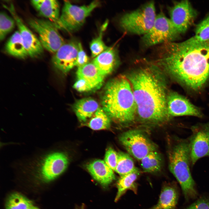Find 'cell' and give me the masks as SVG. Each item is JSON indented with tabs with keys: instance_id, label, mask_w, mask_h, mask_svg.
<instances>
[{
	"instance_id": "36",
	"label": "cell",
	"mask_w": 209,
	"mask_h": 209,
	"mask_svg": "<svg viewBox=\"0 0 209 209\" xmlns=\"http://www.w3.org/2000/svg\"><path fill=\"white\" fill-rule=\"evenodd\" d=\"M80 209H84V207H83V206L82 207L80 208Z\"/></svg>"
},
{
	"instance_id": "32",
	"label": "cell",
	"mask_w": 209,
	"mask_h": 209,
	"mask_svg": "<svg viewBox=\"0 0 209 209\" xmlns=\"http://www.w3.org/2000/svg\"><path fill=\"white\" fill-rule=\"evenodd\" d=\"M184 209H209V197H201Z\"/></svg>"
},
{
	"instance_id": "17",
	"label": "cell",
	"mask_w": 209,
	"mask_h": 209,
	"mask_svg": "<svg viewBox=\"0 0 209 209\" xmlns=\"http://www.w3.org/2000/svg\"><path fill=\"white\" fill-rule=\"evenodd\" d=\"M86 168L93 178L104 187L108 186L116 179L113 171L104 161H93L86 165Z\"/></svg>"
},
{
	"instance_id": "24",
	"label": "cell",
	"mask_w": 209,
	"mask_h": 209,
	"mask_svg": "<svg viewBox=\"0 0 209 209\" xmlns=\"http://www.w3.org/2000/svg\"><path fill=\"white\" fill-rule=\"evenodd\" d=\"M140 161L142 167L145 172L156 173L160 172L161 169L162 158L156 151L151 152Z\"/></svg>"
},
{
	"instance_id": "33",
	"label": "cell",
	"mask_w": 209,
	"mask_h": 209,
	"mask_svg": "<svg viewBox=\"0 0 209 209\" xmlns=\"http://www.w3.org/2000/svg\"><path fill=\"white\" fill-rule=\"evenodd\" d=\"M89 62V58L83 49L81 44L78 43V53L76 66L78 68L82 66Z\"/></svg>"
},
{
	"instance_id": "25",
	"label": "cell",
	"mask_w": 209,
	"mask_h": 209,
	"mask_svg": "<svg viewBox=\"0 0 209 209\" xmlns=\"http://www.w3.org/2000/svg\"><path fill=\"white\" fill-rule=\"evenodd\" d=\"M111 119L102 108L99 107L91 117L87 125L94 130L109 129Z\"/></svg>"
},
{
	"instance_id": "31",
	"label": "cell",
	"mask_w": 209,
	"mask_h": 209,
	"mask_svg": "<svg viewBox=\"0 0 209 209\" xmlns=\"http://www.w3.org/2000/svg\"><path fill=\"white\" fill-rule=\"evenodd\" d=\"M118 158V153L112 148L109 147L106 152L104 161L114 171L117 166Z\"/></svg>"
},
{
	"instance_id": "16",
	"label": "cell",
	"mask_w": 209,
	"mask_h": 209,
	"mask_svg": "<svg viewBox=\"0 0 209 209\" xmlns=\"http://www.w3.org/2000/svg\"><path fill=\"white\" fill-rule=\"evenodd\" d=\"M118 53L114 46H111L94 58L92 62L99 73L105 77L109 74L119 62Z\"/></svg>"
},
{
	"instance_id": "34",
	"label": "cell",
	"mask_w": 209,
	"mask_h": 209,
	"mask_svg": "<svg viewBox=\"0 0 209 209\" xmlns=\"http://www.w3.org/2000/svg\"><path fill=\"white\" fill-rule=\"evenodd\" d=\"M73 87L80 92L89 91L92 90L91 87L83 80L77 78L73 85Z\"/></svg>"
},
{
	"instance_id": "4",
	"label": "cell",
	"mask_w": 209,
	"mask_h": 209,
	"mask_svg": "<svg viewBox=\"0 0 209 209\" xmlns=\"http://www.w3.org/2000/svg\"><path fill=\"white\" fill-rule=\"evenodd\" d=\"M69 162L66 153L59 150L53 144L26 158L17 160L12 165L35 171L42 179L49 181L62 174L67 168Z\"/></svg>"
},
{
	"instance_id": "7",
	"label": "cell",
	"mask_w": 209,
	"mask_h": 209,
	"mask_svg": "<svg viewBox=\"0 0 209 209\" xmlns=\"http://www.w3.org/2000/svg\"><path fill=\"white\" fill-rule=\"evenodd\" d=\"M94 1L87 5L78 6L65 1L60 15L58 29L72 32L79 29L92 11L100 5Z\"/></svg>"
},
{
	"instance_id": "5",
	"label": "cell",
	"mask_w": 209,
	"mask_h": 209,
	"mask_svg": "<svg viewBox=\"0 0 209 209\" xmlns=\"http://www.w3.org/2000/svg\"><path fill=\"white\" fill-rule=\"evenodd\" d=\"M169 168L179 183L186 200L197 195L195 182L192 176L189 139H177L168 155Z\"/></svg>"
},
{
	"instance_id": "9",
	"label": "cell",
	"mask_w": 209,
	"mask_h": 209,
	"mask_svg": "<svg viewBox=\"0 0 209 209\" xmlns=\"http://www.w3.org/2000/svg\"><path fill=\"white\" fill-rule=\"evenodd\" d=\"M119 140L129 154L139 160L157 149L156 144L138 130H130L123 133Z\"/></svg>"
},
{
	"instance_id": "12",
	"label": "cell",
	"mask_w": 209,
	"mask_h": 209,
	"mask_svg": "<svg viewBox=\"0 0 209 209\" xmlns=\"http://www.w3.org/2000/svg\"><path fill=\"white\" fill-rule=\"evenodd\" d=\"M170 19L179 34L185 32L192 24L197 12L188 0L175 3L169 9Z\"/></svg>"
},
{
	"instance_id": "18",
	"label": "cell",
	"mask_w": 209,
	"mask_h": 209,
	"mask_svg": "<svg viewBox=\"0 0 209 209\" xmlns=\"http://www.w3.org/2000/svg\"><path fill=\"white\" fill-rule=\"evenodd\" d=\"M31 3L39 13L49 19L58 29L60 6L56 0H34Z\"/></svg>"
},
{
	"instance_id": "19",
	"label": "cell",
	"mask_w": 209,
	"mask_h": 209,
	"mask_svg": "<svg viewBox=\"0 0 209 209\" xmlns=\"http://www.w3.org/2000/svg\"><path fill=\"white\" fill-rule=\"evenodd\" d=\"M76 74L77 78L84 80L92 90L100 89L105 78L100 74L92 62L78 68Z\"/></svg>"
},
{
	"instance_id": "14",
	"label": "cell",
	"mask_w": 209,
	"mask_h": 209,
	"mask_svg": "<svg viewBox=\"0 0 209 209\" xmlns=\"http://www.w3.org/2000/svg\"><path fill=\"white\" fill-rule=\"evenodd\" d=\"M78 43L74 40L65 43L54 54L52 62L57 70L65 74L76 66Z\"/></svg>"
},
{
	"instance_id": "26",
	"label": "cell",
	"mask_w": 209,
	"mask_h": 209,
	"mask_svg": "<svg viewBox=\"0 0 209 209\" xmlns=\"http://www.w3.org/2000/svg\"><path fill=\"white\" fill-rule=\"evenodd\" d=\"M118 158L115 171L120 176L131 173L137 169L130 155L123 152L118 153Z\"/></svg>"
},
{
	"instance_id": "13",
	"label": "cell",
	"mask_w": 209,
	"mask_h": 209,
	"mask_svg": "<svg viewBox=\"0 0 209 209\" xmlns=\"http://www.w3.org/2000/svg\"><path fill=\"white\" fill-rule=\"evenodd\" d=\"M3 7L10 12L14 19L18 29L24 46L29 56L32 57H38L43 52V47L39 39L27 27L17 14L14 5Z\"/></svg>"
},
{
	"instance_id": "2",
	"label": "cell",
	"mask_w": 209,
	"mask_h": 209,
	"mask_svg": "<svg viewBox=\"0 0 209 209\" xmlns=\"http://www.w3.org/2000/svg\"><path fill=\"white\" fill-rule=\"evenodd\" d=\"M159 72L158 67L152 64L133 71L128 77L138 116L144 121L156 123L171 117L167 110L165 84Z\"/></svg>"
},
{
	"instance_id": "21",
	"label": "cell",
	"mask_w": 209,
	"mask_h": 209,
	"mask_svg": "<svg viewBox=\"0 0 209 209\" xmlns=\"http://www.w3.org/2000/svg\"><path fill=\"white\" fill-rule=\"evenodd\" d=\"M99 108L97 102L91 98L78 100L73 106V109L78 118L83 122L91 118Z\"/></svg>"
},
{
	"instance_id": "28",
	"label": "cell",
	"mask_w": 209,
	"mask_h": 209,
	"mask_svg": "<svg viewBox=\"0 0 209 209\" xmlns=\"http://www.w3.org/2000/svg\"><path fill=\"white\" fill-rule=\"evenodd\" d=\"M108 23L106 21L102 26L98 35L93 39L90 44L91 56L95 58L107 49V46L102 39L103 33L106 28Z\"/></svg>"
},
{
	"instance_id": "22",
	"label": "cell",
	"mask_w": 209,
	"mask_h": 209,
	"mask_svg": "<svg viewBox=\"0 0 209 209\" xmlns=\"http://www.w3.org/2000/svg\"><path fill=\"white\" fill-rule=\"evenodd\" d=\"M140 174L137 168L134 171L120 176L117 183V192L115 201H117L127 190H131L137 193V185L135 182Z\"/></svg>"
},
{
	"instance_id": "27",
	"label": "cell",
	"mask_w": 209,
	"mask_h": 209,
	"mask_svg": "<svg viewBox=\"0 0 209 209\" xmlns=\"http://www.w3.org/2000/svg\"><path fill=\"white\" fill-rule=\"evenodd\" d=\"M32 202L20 194L15 193L8 198L6 209H28L33 205Z\"/></svg>"
},
{
	"instance_id": "20",
	"label": "cell",
	"mask_w": 209,
	"mask_h": 209,
	"mask_svg": "<svg viewBox=\"0 0 209 209\" xmlns=\"http://www.w3.org/2000/svg\"><path fill=\"white\" fill-rule=\"evenodd\" d=\"M178 198V191L174 185L171 183H164L157 203L146 209H175Z\"/></svg>"
},
{
	"instance_id": "3",
	"label": "cell",
	"mask_w": 209,
	"mask_h": 209,
	"mask_svg": "<svg viewBox=\"0 0 209 209\" xmlns=\"http://www.w3.org/2000/svg\"><path fill=\"white\" fill-rule=\"evenodd\" d=\"M101 100L102 109L113 121L126 123L134 120L136 104L131 84L125 77L119 76L109 81Z\"/></svg>"
},
{
	"instance_id": "8",
	"label": "cell",
	"mask_w": 209,
	"mask_h": 209,
	"mask_svg": "<svg viewBox=\"0 0 209 209\" xmlns=\"http://www.w3.org/2000/svg\"><path fill=\"white\" fill-rule=\"evenodd\" d=\"M179 35L170 19L161 11L156 15L153 26L143 35L142 42L144 46L149 47L167 42H173L179 38Z\"/></svg>"
},
{
	"instance_id": "30",
	"label": "cell",
	"mask_w": 209,
	"mask_h": 209,
	"mask_svg": "<svg viewBox=\"0 0 209 209\" xmlns=\"http://www.w3.org/2000/svg\"><path fill=\"white\" fill-rule=\"evenodd\" d=\"M194 37L200 41L209 40V15L197 26Z\"/></svg>"
},
{
	"instance_id": "10",
	"label": "cell",
	"mask_w": 209,
	"mask_h": 209,
	"mask_svg": "<svg viewBox=\"0 0 209 209\" xmlns=\"http://www.w3.org/2000/svg\"><path fill=\"white\" fill-rule=\"evenodd\" d=\"M28 24L38 34L43 48L49 52L54 54L65 43L58 28L50 21L32 19Z\"/></svg>"
},
{
	"instance_id": "6",
	"label": "cell",
	"mask_w": 209,
	"mask_h": 209,
	"mask_svg": "<svg viewBox=\"0 0 209 209\" xmlns=\"http://www.w3.org/2000/svg\"><path fill=\"white\" fill-rule=\"evenodd\" d=\"M156 16L154 3L150 1L124 15L120 19L119 24L127 32L144 35L152 27Z\"/></svg>"
},
{
	"instance_id": "35",
	"label": "cell",
	"mask_w": 209,
	"mask_h": 209,
	"mask_svg": "<svg viewBox=\"0 0 209 209\" xmlns=\"http://www.w3.org/2000/svg\"><path fill=\"white\" fill-rule=\"evenodd\" d=\"M28 209H39L37 207L34 206L33 205L29 207Z\"/></svg>"
},
{
	"instance_id": "29",
	"label": "cell",
	"mask_w": 209,
	"mask_h": 209,
	"mask_svg": "<svg viewBox=\"0 0 209 209\" xmlns=\"http://www.w3.org/2000/svg\"><path fill=\"white\" fill-rule=\"evenodd\" d=\"M15 21L14 19L6 12L0 14V40H3L6 35L14 28Z\"/></svg>"
},
{
	"instance_id": "23",
	"label": "cell",
	"mask_w": 209,
	"mask_h": 209,
	"mask_svg": "<svg viewBox=\"0 0 209 209\" xmlns=\"http://www.w3.org/2000/svg\"><path fill=\"white\" fill-rule=\"evenodd\" d=\"M5 49L9 55L18 58L24 59L29 56L18 31H15L8 39Z\"/></svg>"
},
{
	"instance_id": "1",
	"label": "cell",
	"mask_w": 209,
	"mask_h": 209,
	"mask_svg": "<svg viewBox=\"0 0 209 209\" xmlns=\"http://www.w3.org/2000/svg\"><path fill=\"white\" fill-rule=\"evenodd\" d=\"M156 53L154 64L191 89L200 90L209 79V40L200 41L193 37L181 42H167Z\"/></svg>"
},
{
	"instance_id": "11",
	"label": "cell",
	"mask_w": 209,
	"mask_h": 209,
	"mask_svg": "<svg viewBox=\"0 0 209 209\" xmlns=\"http://www.w3.org/2000/svg\"><path fill=\"white\" fill-rule=\"evenodd\" d=\"M189 139L190 164L192 166L199 159L209 157V123L199 124L191 127Z\"/></svg>"
},
{
	"instance_id": "15",
	"label": "cell",
	"mask_w": 209,
	"mask_h": 209,
	"mask_svg": "<svg viewBox=\"0 0 209 209\" xmlns=\"http://www.w3.org/2000/svg\"><path fill=\"white\" fill-rule=\"evenodd\" d=\"M167 107L171 117L183 116H202L199 109L186 98L176 93L172 92L167 95Z\"/></svg>"
}]
</instances>
